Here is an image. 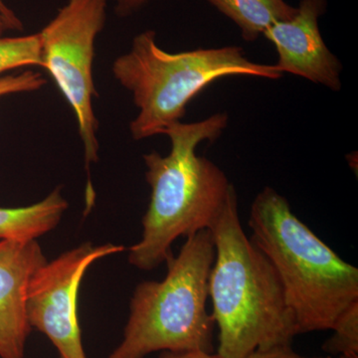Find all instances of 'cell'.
<instances>
[{"label":"cell","mask_w":358,"mask_h":358,"mask_svg":"<svg viewBox=\"0 0 358 358\" xmlns=\"http://www.w3.org/2000/svg\"><path fill=\"white\" fill-rule=\"evenodd\" d=\"M215 259L209 230L186 238L178 256L166 261L162 281L134 289L124 338L109 358H145L157 352H213L215 322L207 310Z\"/></svg>","instance_id":"obj_5"},{"label":"cell","mask_w":358,"mask_h":358,"mask_svg":"<svg viewBox=\"0 0 358 358\" xmlns=\"http://www.w3.org/2000/svg\"><path fill=\"white\" fill-rule=\"evenodd\" d=\"M210 231L215 259L209 275L212 317L220 358H247L256 350L291 345L296 320L272 264L247 236L235 187Z\"/></svg>","instance_id":"obj_2"},{"label":"cell","mask_w":358,"mask_h":358,"mask_svg":"<svg viewBox=\"0 0 358 358\" xmlns=\"http://www.w3.org/2000/svg\"><path fill=\"white\" fill-rule=\"evenodd\" d=\"M338 358H358V355H350V357H338Z\"/></svg>","instance_id":"obj_20"},{"label":"cell","mask_w":358,"mask_h":358,"mask_svg":"<svg viewBox=\"0 0 358 358\" xmlns=\"http://www.w3.org/2000/svg\"><path fill=\"white\" fill-rule=\"evenodd\" d=\"M107 0H67L38 33L42 68L47 70L77 120L88 171L87 210L93 207L95 192L90 166L99 159V122L93 100L98 96L93 65L96 37L105 27Z\"/></svg>","instance_id":"obj_6"},{"label":"cell","mask_w":358,"mask_h":358,"mask_svg":"<svg viewBox=\"0 0 358 358\" xmlns=\"http://www.w3.org/2000/svg\"><path fill=\"white\" fill-rule=\"evenodd\" d=\"M42 67L38 33L18 37H0V77L8 71Z\"/></svg>","instance_id":"obj_12"},{"label":"cell","mask_w":358,"mask_h":358,"mask_svg":"<svg viewBox=\"0 0 358 358\" xmlns=\"http://www.w3.org/2000/svg\"><path fill=\"white\" fill-rule=\"evenodd\" d=\"M150 0H117L115 11L120 16H129L141 8Z\"/></svg>","instance_id":"obj_16"},{"label":"cell","mask_w":358,"mask_h":358,"mask_svg":"<svg viewBox=\"0 0 358 358\" xmlns=\"http://www.w3.org/2000/svg\"><path fill=\"white\" fill-rule=\"evenodd\" d=\"M327 6V0H301L293 18L275 23L263 35L274 44L279 56L275 65L282 74L296 75L338 92L343 65L327 48L319 27Z\"/></svg>","instance_id":"obj_8"},{"label":"cell","mask_w":358,"mask_h":358,"mask_svg":"<svg viewBox=\"0 0 358 358\" xmlns=\"http://www.w3.org/2000/svg\"><path fill=\"white\" fill-rule=\"evenodd\" d=\"M228 122L226 113H217L199 122H176L164 133L171 141L169 154L162 157L154 150L143 155L152 193L141 239L129 249L134 267L152 271L166 263L176 239L208 230L222 211L234 186L196 150L205 141L217 140Z\"/></svg>","instance_id":"obj_1"},{"label":"cell","mask_w":358,"mask_h":358,"mask_svg":"<svg viewBox=\"0 0 358 358\" xmlns=\"http://www.w3.org/2000/svg\"><path fill=\"white\" fill-rule=\"evenodd\" d=\"M67 209V200L59 188L37 203L14 208L0 207V240H36L53 230Z\"/></svg>","instance_id":"obj_10"},{"label":"cell","mask_w":358,"mask_h":358,"mask_svg":"<svg viewBox=\"0 0 358 358\" xmlns=\"http://www.w3.org/2000/svg\"><path fill=\"white\" fill-rule=\"evenodd\" d=\"M46 84L41 73L24 71L20 74L0 77V98L13 94L37 91Z\"/></svg>","instance_id":"obj_14"},{"label":"cell","mask_w":358,"mask_h":358,"mask_svg":"<svg viewBox=\"0 0 358 358\" xmlns=\"http://www.w3.org/2000/svg\"><path fill=\"white\" fill-rule=\"evenodd\" d=\"M248 226L279 277L299 334L329 331L358 301V268L301 222L274 188L257 194Z\"/></svg>","instance_id":"obj_3"},{"label":"cell","mask_w":358,"mask_h":358,"mask_svg":"<svg viewBox=\"0 0 358 358\" xmlns=\"http://www.w3.org/2000/svg\"><path fill=\"white\" fill-rule=\"evenodd\" d=\"M247 358H331L327 357H303L294 352L291 345L277 346V348H268V350H256Z\"/></svg>","instance_id":"obj_15"},{"label":"cell","mask_w":358,"mask_h":358,"mask_svg":"<svg viewBox=\"0 0 358 358\" xmlns=\"http://www.w3.org/2000/svg\"><path fill=\"white\" fill-rule=\"evenodd\" d=\"M159 358H220L217 355L212 352H201V350H194V352H162Z\"/></svg>","instance_id":"obj_17"},{"label":"cell","mask_w":358,"mask_h":358,"mask_svg":"<svg viewBox=\"0 0 358 358\" xmlns=\"http://www.w3.org/2000/svg\"><path fill=\"white\" fill-rule=\"evenodd\" d=\"M47 262L36 240H0V357H24L32 327L27 294L33 275Z\"/></svg>","instance_id":"obj_9"},{"label":"cell","mask_w":358,"mask_h":358,"mask_svg":"<svg viewBox=\"0 0 358 358\" xmlns=\"http://www.w3.org/2000/svg\"><path fill=\"white\" fill-rule=\"evenodd\" d=\"M121 245L85 242L36 271L27 294L30 327L53 343L59 358H87L78 317V294L87 270L105 257L124 252Z\"/></svg>","instance_id":"obj_7"},{"label":"cell","mask_w":358,"mask_h":358,"mask_svg":"<svg viewBox=\"0 0 358 358\" xmlns=\"http://www.w3.org/2000/svg\"><path fill=\"white\" fill-rule=\"evenodd\" d=\"M0 11H1L4 15L7 16L9 20L16 21V22H21L20 18H18L17 16H16V14L6 6V2H4L3 0H0Z\"/></svg>","instance_id":"obj_19"},{"label":"cell","mask_w":358,"mask_h":358,"mask_svg":"<svg viewBox=\"0 0 358 358\" xmlns=\"http://www.w3.org/2000/svg\"><path fill=\"white\" fill-rule=\"evenodd\" d=\"M22 29V22H16L9 20L7 16L0 11V37L4 34L7 30H21Z\"/></svg>","instance_id":"obj_18"},{"label":"cell","mask_w":358,"mask_h":358,"mask_svg":"<svg viewBox=\"0 0 358 358\" xmlns=\"http://www.w3.org/2000/svg\"><path fill=\"white\" fill-rule=\"evenodd\" d=\"M112 72L131 92L138 109L129 124L136 141L164 134L169 127L181 122L188 103L221 78L279 80L284 75L275 65L250 61L239 46L169 53L157 45L154 30L136 35L128 53L113 63Z\"/></svg>","instance_id":"obj_4"},{"label":"cell","mask_w":358,"mask_h":358,"mask_svg":"<svg viewBox=\"0 0 358 358\" xmlns=\"http://www.w3.org/2000/svg\"><path fill=\"white\" fill-rule=\"evenodd\" d=\"M239 27L242 38L253 42L275 23L291 20L296 7L285 0H206Z\"/></svg>","instance_id":"obj_11"},{"label":"cell","mask_w":358,"mask_h":358,"mask_svg":"<svg viewBox=\"0 0 358 358\" xmlns=\"http://www.w3.org/2000/svg\"><path fill=\"white\" fill-rule=\"evenodd\" d=\"M329 331L333 336L322 345L324 352L338 357L358 355V301L339 315Z\"/></svg>","instance_id":"obj_13"}]
</instances>
